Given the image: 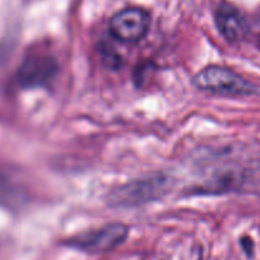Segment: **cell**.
Wrapping results in <instances>:
<instances>
[{
    "label": "cell",
    "instance_id": "3957f363",
    "mask_svg": "<svg viewBox=\"0 0 260 260\" xmlns=\"http://www.w3.org/2000/svg\"><path fill=\"white\" fill-rule=\"evenodd\" d=\"M129 234V229L122 223H111L92 230V231L72 237L68 241L69 246L82 251L99 254L114 250L125 241Z\"/></svg>",
    "mask_w": 260,
    "mask_h": 260
},
{
    "label": "cell",
    "instance_id": "ba28073f",
    "mask_svg": "<svg viewBox=\"0 0 260 260\" xmlns=\"http://www.w3.org/2000/svg\"><path fill=\"white\" fill-rule=\"evenodd\" d=\"M259 49H260V42H259Z\"/></svg>",
    "mask_w": 260,
    "mask_h": 260
},
{
    "label": "cell",
    "instance_id": "52a82bcc",
    "mask_svg": "<svg viewBox=\"0 0 260 260\" xmlns=\"http://www.w3.org/2000/svg\"><path fill=\"white\" fill-rule=\"evenodd\" d=\"M16 195V189L11 185L9 180L0 174V204L12 203Z\"/></svg>",
    "mask_w": 260,
    "mask_h": 260
},
{
    "label": "cell",
    "instance_id": "8992f818",
    "mask_svg": "<svg viewBox=\"0 0 260 260\" xmlns=\"http://www.w3.org/2000/svg\"><path fill=\"white\" fill-rule=\"evenodd\" d=\"M216 23L222 36L230 42H239L247 35V23L242 14L230 4H221L216 11Z\"/></svg>",
    "mask_w": 260,
    "mask_h": 260
},
{
    "label": "cell",
    "instance_id": "277c9868",
    "mask_svg": "<svg viewBox=\"0 0 260 260\" xmlns=\"http://www.w3.org/2000/svg\"><path fill=\"white\" fill-rule=\"evenodd\" d=\"M151 17L141 8H126L111 18L109 24L110 35L124 44H136L148 34Z\"/></svg>",
    "mask_w": 260,
    "mask_h": 260
},
{
    "label": "cell",
    "instance_id": "5b68a950",
    "mask_svg": "<svg viewBox=\"0 0 260 260\" xmlns=\"http://www.w3.org/2000/svg\"><path fill=\"white\" fill-rule=\"evenodd\" d=\"M56 73L57 62L54 57L45 54H32L19 65L17 82L23 88H37L46 86Z\"/></svg>",
    "mask_w": 260,
    "mask_h": 260
},
{
    "label": "cell",
    "instance_id": "6da1fadb",
    "mask_svg": "<svg viewBox=\"0 0 260 260\" xmlns=\"http://www.w3.org/2000/svg\"><path fill=\"white\" fill-rule=\"evenodd\" d=\"M171 179L166 175L157 174L134 180L116 187L109 194V204L112 207L130 208L158 201L171 189Z\"/></svg>",
    "mask_w": 260,
    "mask_h": 260
},
{
    "label": "cell",
    "instance_id": "7a4b0ae2",
    "mask_svg": "<svg viewBox=\"0 0 260 260\" xmlns=\"http://www.w3.org/2000/svg\"><path fill=\"white\" fill-rule=\"evenodd\" d=\"M192 82L202 91L221 96H249L256 92V87L249 81L230 69L217 65L202 69Z\"/></svg>",
    "mask_w": 260,
    "mask_h": 260
}]
</instances>
